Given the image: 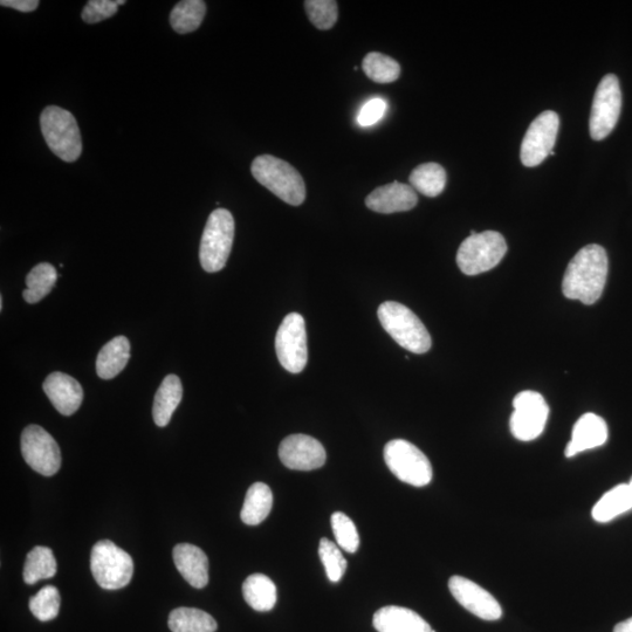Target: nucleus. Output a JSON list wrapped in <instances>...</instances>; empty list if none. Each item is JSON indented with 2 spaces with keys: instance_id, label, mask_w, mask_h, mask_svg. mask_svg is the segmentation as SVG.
Wrapping results in <instances>:
<instances>
[{
  "instance_id": "obj_1",
  "label": "nucleus",
  "mask_w": 632,
  "mask_h": 632,
  "mask_svg": "<svg viewBox=\"0 0 632 632\" xmlns=\"http://www.w3.org/2000/svg\"><path fill=\"white\" fill-rule=\"evenodd\" d=\"M608 272L606 250L600 245H587L576 253L567 267L562 283L563 294L567 299L594 305L602 297Z\"/></svg>"
},
{
  "instance_id": "obj_2",
  "label": "nucleus",
  "mask_w": 632,
  "mask_h": 632,
  "mask_svg": "<svg viewBox=\"0 0 632 632\" xmlns=\"http://www.w3.org/2000/svg\"><path fill=\"white\" fill-rule=\"evenodd\" d=\"M252 175L287 204L299 206L306 199V184L299 171L280 158L261 155L253 161Z\"/></svg>"
},
{
  "instance_id": "obj_3",
  "label": "nucleus",
  "mask_w": 632,
  "mask_h": 632,
  "mask_svg": "<svg viewBox=\"0 0 632 632\" xmlns=\"http://www.w3.org/2000/svg\"><path fill=\"white\" fill-rule=\"evenodd\" d=\"M384 331L398 345L414 354L428 353L432 346L428 329L407 306L395 301L383 302L377 311Z\"/></svg>"
},
{
  "instance_id": "obj_4",
  "label": "nucleus",
  "mask_w": 632,
  "mask_h": 632,
  "mask_svg": "<svg viewBox=\"0 0 632 632\" xmlns=\"http://www.w3.org/2000/svg\"><path fill=\"white\" fill-rule=\"evenodd\" d=\"M41 133L48 148L61 160L72 163L82 153L80 128L71 112L48 106L40 116Z\"/></svg>"
},
{
  "instance_id": "obj_5",
  "label": "nucleus",
  "mask_w": 632,
  "mask_h": 632,
  "mask_svg": "<svg viewBox=\"0 0 632 632\" xmlns=\"http://www.w3.org/2000/svg\"><path fill=\"white\" fill-rule=\"evenodd\" d=\"M235 239V219L230 211L217 209L210 215L203 232L199 260L204 271H222L228 263Z\"/></svg>"
},
{
  "instance_id": "obj_6",
  "label": "nucleus",
  "mask_w": 632,
  "mask_h": 632,
  "mask_svg": "<svg viewBox=\"0 0 632 632\" xmlns=\"http://www.w3.org/2000/svg\"><path fill=\"white\" fill-rule=\"evenodd\" d=\"M507 253L503 235L497 231H485L466 238L457 253V264L466 276L491 271Z\"/></svg>"
},
{
  "instance_id": "obj_7",
  "label": "nucleus",
  "mask_w": 632,
  "mask_h": 632,
  "mask_svg": "<svg viewBox=\"0 0 632 632\" xmlns=\"http://www.w3.org/2000/svg\"><path fill=\"white\" fill-rule=\"evenodd\" d=\"M91 569L98 585L107 590H118L129 585L134 574L132 556L114 542H96L91 554Z\"/></svg>"
},
{
  "instance_id": "obj_8",
  "label": "nucleus",
  "mask_w": 632,
  "mask_h": 632,
  "mask_svg": "<svg viewBox=\"0 0 632 632\" xmlns=\"http://www.w3.org/2000/svg\"><path fill=\"white\" fill-rule=\"evenodd\" d=\"M384 460L397 479L411 486H427L434 476L428 457L404 439H394L386 445Z\"/></svg>"
},
{
  "instance_id": "obj_9",
  "label": "nucleus",
  "mask_w": 632,
  "mask_h": 632,
  "mask_svg": "<svg viewBox=\"0 0 632 632\" xmlns=\"http://www.w3.org/2000/svg\"><path fill=\"white\" fill-rule=\"evenodd\" d=\"M621 108L620 81L616 75L608 74L601 80L594 95L589 121L590 135L593 140L602 141L613 132L620 119Z\"/></svg>"
},
{
  "instance_id": "obj_10",
  "label": "nucleus",
  "mask_w": 632,
  "mask_h": 632,
  "mask_svg": "<svg viewBox=\"0 0 632 632\" xmlns=\"http://www.w3.org/2000/svg\"><path fill=\"white\" fill-rule=\"evenodd\" d=\"M510 419L512 435L521 442H531L544 432L549 407L544 396L537 391L526 390L514 397Z\"/></svg>"
},
{
  "instance_id": "obj_11",
  "label": "nucleus",
  "mask_w": 632,
  "mask_h": 632,
  "mask_svg": "<svg viewBox=\"0 0 632 632\" xmlns=\"http://www.w3.org/2000/svg\"><path fill=\"white\" fill-rule=\"evenodd\" d=\"M277 356L287 372L300 374L307 366L308 348L305 319L298 313L285 316L276 336Z\"/></svg>"
},
{
  "instance_id": "obj_12",
  "label": "nucleus",
  "mask_w": 632,
  "mask_h": 632,
  "mask_svg": "<svg viewBox=\"0 0 632 632\" xmlns=\"http://www.w3.org/2000/svg\"><path fill=\"white\" fill-rule=\"evenodd\" d=\"M560 128L559 115L546 111L528 127L522 140L520 157L525 167H538L552 154Z\"/></svg>"
},
{
  "instance_id": "obj_13",
  "label": "nucleus",
  "mask_w": 632,
  "mask_h": 632,
  "mask_svg": "<svg viewBox=\"0 0 632 632\" xmlns=\"http://www.w3.org/2000/svg\"><path fill=\"white\" fill-rule=\"evenodd\" d=\"M22 455L31 469L52 477L60 470L61 451L56 439L39 425H29L22 434Z\"/></svg>"
},
{
  "instance_id": "obj_14",
  "label": "nucleus",
  "mask_w": 632,
  "mask_h": 632,
  "mask_svg": "<svg viewBox=\"0 0 632 632\" xmlns=\"http://www.w3.org/2000/svg\"><path fill=\"white\" fill-rule=\"evenodd\" d=\"M449 589L460 606L482 620L497 621L503 615L496 597L466 577L452 576Z\"/></svg>"
},
{
  "instance_id": "obj_15",
  "label": "nucleus",
  "mask_w": 632,
  "mask_h": 632,
  "mask_svg": "<svg viewBox=\"0 0 632 632\" xmlns=\"http://www.w3.org/2000/svg\"><path fill=\"white\" fill-rule=\"evenodd\" d=\"M279 457L288 469L313 471L326 463L324 445L318 439L307 435H292L280 444Z\"/></svg>"
},
{
  "instance_id": "obj_16",
  "label": "nucleus",
  "mask_w": 632,
  "mask_h": 632,
  "mask_svg": "<svg viewBox=\"0 0 632 632\" xmlns=\"http://www.w3.org/2000/svg\"><path fill=\"white\" fill-rule=\"evenodd\" d=\"M418 197L411 185L394 182L375 189L366 198L369 210L377 214L390 215L414 209Z\"/></svg>"
},
{
  "instance_id": "obj_17",
  "label": "nucleus",
  "mask_w": 632,
  "mask_h": 632,
  "mask_svg": "<svg viewBox=\"0 0 632 632\" xmlns=\"http://www.w3.org/2000/svg\"><path fill=\"white\" fill-rule=\"evenodd\" d=\"M44 391L61 415L72 416L84 401V390L72 376L52 373L44 382Z\"/></svg>"
},
{
  "instance_id": "obj_18",
  "label": "nucleus",
  "mask_w": 632,
  "mask_h": 632,
  "mask_svg": "<svg viewBox=\"0 0 632 632\" xmlns=\"http://www.w3.org/2000/svg\"><path fill=\"white\" fill-rule=\"evenodd\" d=\"M608 436L606 421L589 412V414L581 416L574 425L572 439L567 445L565 455L567 458H572L579 453L600 448L607 443Z\"/></svg>"
},
{
  "instance_id": "obj_19",
  "label": "nucleus",
  "mask_w": 632,
  "mask_h": 632,
  "mask_svg": "<svg viewBox=\"0 0 632 632\" xmlns=\"http://www.w3.org/2000/svg\"><path fill=\"white\" fill-rule=\"evenodd\" d=\"M174 562L190 586L202 589L209 583V560L201 548L180 544L174 548Z\"/></svg>"
},
{
  "instance_id": "obj_20",
  "label": "nucleus",
  "mask_w": 632,
  "mask_h": 632,
  "mask_svg": "<svg viewBox=\"0 0 632 632\" xmlns=\"http://www.w3.org/2000/svg\"><path fill=\"white\" fill-rule=\"evenodd\" d=\"M374 628L379 632H436L414 610L389 606L376 611Z\"/></svg>"
},
{
  "instance_id": "obj_21",
  "label": "nucleus",
  "mask_w": 632,
  "mask_h": 632,
  "mask_svg": "<svg viewBox=\"0 0 632 632\" xmlns=\"http://www.w3.org/2000/svg\"><path fill=\"white\" fill-rule=\"evenodd\" d=\"M130 343L126 336H116L102 347L96 359V373L102 380H112L126 368Z\"/></svg>"
},
{
  "instance_id": "obj_22",
  "label": "nucleus",
  "mask_w": 632,
  "mask_h": 632,
  "mask_svg": "<svg viewBox=\"0 0 632 632\" xmlns=\"http://www.w3.org/2000/svg\"><path fill=\"white\" fill-rule=\"evenodd\" d=\"M182 397L183 387L180 377L173 374L168 375L155 395L153 417L157 427H167L178 405H180Z\"/></svg>"
},
{
  "instance_id": "obj_23",
  "label": "nucleus",
  "mask_w": 632,
  "mask_h": 632,
  "mask_svg": "<svg viewBox=\"0 0 632 632\" xmlns=\"http://www.w3.org/2000/svg\"><path fill=\"white\" fill-rule=\"evenodd\" d=\"M630 510H632V493L629 484H620L597 501L592 515L596 522L606 524Z\"/></svg>"
},
{
  "instance_id": "obj_24",
  "label": "nucleus",
  "mask_w": 632,
  "mask_h": 632,
  "mask_svg": "<svg viewBox=\"0 0 632 632\" xmlns=\"http://www.w3.org/2000/svg\"><path fill=\"white\" fill-rule=\"evenodd\" d=\"M243 595L246 603L260 613L272 610L278 600L276 585L264 574L247 577L243 585Z\"/></svg>"
},
{
  "instance_id": "obj_25",
  "label": "nucleus",
  "mask_w": 632,
  "mask_h": 632,
  "mask_svg": "<svg viewBox=\"0 0 632 632\" xmlns=\"http://www.w3.org/2000/svg\"><path fill=\"white\" fill-rule=\"evenodd\" d=\"M273 494L269 486L264 483L253 484L247 490L244 506L240 517L244 524L257 526L271 513Z\"/></svg>"
},
{
  "instance_id": "obj_26",
  "label": "nucleus",
  "mask_w": 632,
  "mask_h": 632,
  "mask_svg": "<svg viewBox=\"0 0 632 632\" xmlns=\"http://www.w3.org/2000/svg\"><path fill=\"white\" fill-rule=\"evenodd\" d=\"M169 628L173 632H215V618L196 608H177L169 616Z\"/></svg>"
},
{
  "instance_id": "obj_27",
  "label": "nucleus",
  "mask_w": 632,
  "mask_h": 632,
  "mask_svg": "<svg viewBox=\"0 0 632 632\" xmlns=\"http://www.w3.org/2000/svg\"><path fill=\"white\" fill-rule=\"evenodd\" d=\"M446 171L438 163H424L412 171L409 181L415 191L427 197H437L446 187Z\"/></svg>"
},
{
  "instance_id": "obj_28",
  "label": "nucleus",
  "mask_w": 632,
  "mask_h": 632,
  "mask_svg": "<svg viewBox=\"0 0 632 632\" xmlns=\"http://www.w3.org/2000/svg\"><path fill=\"white\" fill-rule=\"evenodd\" d=\"M57 574V560L52 549L37 546L27 554L23 577L27 585H34L40 580L51 579Z\"/></svg>"
},
{
  "instance_id": "obj_29",
  "label": "nucleus",
  "mask_w": 632,
  "mask_h": 632,
  "mask_svg": "<svg viewBox=\"0 0 632 632\" xmlns=\"http://www.w3.org/2000/svg\"><path fill=\"white\" fill-rule=\"evenodd\" d=\"M58 279L56 267L48 263H41L33 267L26 277V290L23 297L29 304H37L53 290Z\"/></svg>"
},
{
  "instance_id": "obj_30",
  "label": "nucleus",
  "mask_w": 632,
  "mask_h": 632,
  "mask_svg": "<svg viewBox=\"0 0 632 632\" xmlns=\"http://www.w3.org/2000/svg\"><path fill=\"white\" fill-rule=\"evenodd\" d=\"M206 15L203 0H183L171 11L170 24L180 34L194 32L201 26Z\"/></svg>"
},
{
  "instance_id": "obj_31",
  "label": "nucleus",
  "mask_w": 632,
  "mask_h": 632,
  "mask_svg": "<svg viewBox=\"0 0 632 632\" xmlns=\"http://www.w3.org/2000/svg\"><path fill=\"white\" fill-rule=\"evenodd\" d=\"M362 68L367 77L377 84H390L401 75V66L393 58L379 52L367 54L363 59Z\"/></svg>"
},
{
  "instance_id": "obj_32",
  "label": "nucleus",
  "mask_w": 632,
  "mask_h": 632,
  "mask_svg": "<svg viewBox=\"0 0 632 632\" xmlns=\"http://www.w3.org/2000/svg\"><path fill=\"white\" fill-rule=\"evenodd\" d=\"M61 596L59 590L53 586H46L31 597L30 610L34 617L41 622L54 620L59 615Z\"/></svg>"
},
{
  "instance_id": "obj_33",
  "label": "nucleus",
  "mask_w": 632,
  "mask_h": 632,
  "mask_svg": "<svg viewBox=\"0 0 632 632\" xmlns=\"http://www.w3.org/2000/svg\"><path fill=\"white\" fill-rule=\"evenodd\" d=\"M332 528L336 544L347 553H355L360 547V535L352 519L345 513L332 515Z\"/></svg>"
},
{
  "instance_id": "obj_34",
  "label": "nucleus",
  "mask_w": 632,
  "mask_h": 632,
  "mask_svg": "<svg viewBox=\"0 0 632 632\" xmlns=\"http://www.w3.org/2000/svg\"><path fill=\"white\" fill-rule=\"evenodd\" d=\"M319 556L326 569L329 581L339 582L346 573L347 561L340 551V547L331 540L321 539Z\"/></svg>"
},
{
  "instance_id": "obj_35",
  "label": "nucleus",
  "mask_w": 632,
  "mask_h": 632,
  "mask_svg": "<svg viewBox=\"0 0 632 632\" xmlns=\"http://www.w3.org/2000/svg\"><path fill=\"white\" fill-rule=\"evenodd\" d=\"M305 9L309 20L316 29L331 30L338 22V3L333 2V0H307Z\"/></svg>"
},
{
  "instance_id": "obj_36",
  "label": "nucleus",
  "mask_w": 632,
  "mask_h": 632,
  "mask_svg": "<svg viewBox=\"0 0 632 632\" xmlns=\"http://www.w3.org/2000/svg\"><path fill=\"white\" fill-rule=\"evenodd\" d=\"M118 8V0H91L82 10L81 17L87 24H96L115 16Z\"/></svg>"
},
{
  "instance_id": "obj_37",
  "label": "nucleus",
  "mask_w": 632,
  "mask_h": 632,
  "mask_svg": "<svg viewBox=\"0 0 632 632\" xmlns=\"http://www.w3.org/2000/svg\"><path fill=\"white\" fill-rule=\"evenodd\" d=\"M387 103L382 99H373L370 100L364 105L359 114V121L362 127L374 126L375 123L379 122L384 113H386Z\"/></svg>"
},
{
  "instance_id": "obj_38",
  "label": "nucleus",
  "mask_w": 632,
  "mask_h": 632,
  "mask_svg": "<svg viewBox=\"0 0 632 632\" xmlns=\"http://www.w3.org/2000/svg\"><path fill=\"white\" fill-rule=\"evenodd\" d=\"M5 8H12L20 12H33L38 9V0H2L0 2Z\"/></svg>"
},
{
  "instance_id": "obj_39",
  "label": "nucleus",
  "mask_w": 632,
  "mask_h": 632,
  "mask_svg": "<svg viewBox=\"0 0 632 632\" xmlns=\"http://www.w3.org/2000/svg\"><path fill=\"white\" fill-rule=\"evenodd\" d=\"M614 632H632V617L628 618V620L618 623L614 629Z\"/></svg>"
},
{
  "instance_id": "obj_40",
  "label": "nucleus",
  "mask_w": 632,
  "mask_h": 632,
  "mask_svg": "<svg viewBox=\"0 0 632 632\" xmlns=\"http://www.w3.org/2000/svg\"><path fill=\"white\" fill-rule=\"evenodd\" d=\"M118 4H119V5H125V4H126V2H125V0H118Z\"/></svg>"
},
{
  "instance_id": "obj_41",
  "label": "nucleus",
  "mask_w": 632,
  "mask_h": 632,
  "mask_svg": "<svg viewBox=\"0 0 632 632\" xmlns=\"http://www.w3.org/2000/svg\"><path fill=\"white\" fill-rule=\"evenodd\" d=\"M0 309H3V297L0 298Z\"/></svg>"
},
{
  "instance_id": "obj_42",
  "label": "nucleus",
  "mask_w": 632,
  "mask_h": 632,
  "mask_svg": "<svg viewBox=\"0 0 632 632\" xmlns=\"http://www.w3.org/2000/svg\"><path fill=\"white\" fill-rule=\"evenodd\" d=\"M629 487H630V490H631V493H632V478L630 480Z\"/></svg>"
}]
</instances>
